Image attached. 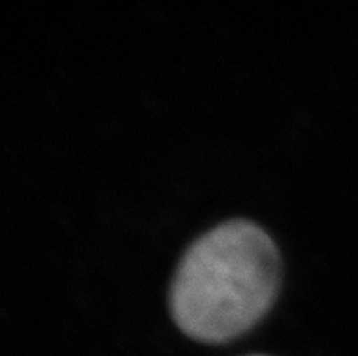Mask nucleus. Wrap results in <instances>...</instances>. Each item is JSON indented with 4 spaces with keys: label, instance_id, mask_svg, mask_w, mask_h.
Segmentation results:
<instances>
[{
    "label": "nucleus",
    "instance_id": "nucleus-1",
    "mask_svg": "<svg viewBox=\"0 0 358 356\" xmlns=\"http://www.w3.org/2000/svg\"><path fill=\"white\" fill-rule=\"evenodd\" d=\"M280 255L250 220H229L191 243L171 289L175 324L202 343H226L259 324L280 287Z\"/></svg>",
    "mask_w": 358,
    "mask_h": 356
},
{
    "label": "nucleus",
    "instance_id": "nucleus-2",
    "mask_svg": "<svg viewBox=\"0 0 358 356\" xmlns=\"http://www.w3.org/2000/svg\"><path fill=\"white\" fill-rule=\"evenodd\" d=\"M255 356H262V355H255Z\"/></svg>",
    "mask_w": 358,
    "mask_h": 356
}]
</instances>
